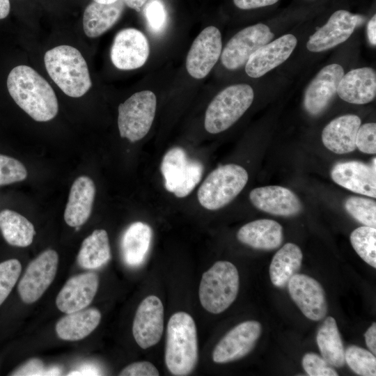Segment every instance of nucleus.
<instances>
[{"instance_id":"1","label":"nucleus","mask_w":376,"mask_h":376,"mask_svg":"<svg viewBox=\"0 0 376 376\" xmlns=\"http://www.w3.org/2000/svg\"><path fill=\"white\" fill-rule=\"evenodd\" d=\"M7 88L16 104L36 121H49L56 116L58 104L53 88L32 68L15 67L8 76Z\"/></svg>"},{"instance_id":"2","label":"nucleus","mask_w":376,"mask_h":376,"mask_svg":"<svg viewBox=\"0 0 376 376\" xmlns=\"http://www.w3.org/2000/svg\"><path fill=\"white\" fill-rule=\"evenodd\" d=\"M198 359L196 327L192 317L183 311L174 313L167 324L165 363L173 375L191 373Z\"/></svg>"},{"instance_id":"3","label":"nucleus","mask_w":376,"mask_h":376,"mask_svg":"<svg viewBox=\"0 0 376 376\" xmlns=\"http://www.w3.org/2000/svg\"><path fill=\"white\" fill-rule=\"evenodd\" d=\"M44 62L49 77L65 95L79 97L91 87L87 63L75 47H54L45 53Z\"/></svg>"},{"instance_id":"4","label":"nucleus","mask_w":376,"mask_h":376,"mask_svg":"<svg viewBox=\"0 0 376 376\" xmlns=\"http://www.w3.org/2000/svg\"><path fill=\"white\" fill-rule=\"evenodd\" d=\"M239 274L228 261H217L203 274L198 295L202 306L218 314L228 308L239 291Z\"/></svg>"},{"instance_id":"5","label":"nucleus","mask_w":376,"mask_h":376,"mask_svg":"<svg viewBox=\"0 0 376 376\" xmlns=\"http://www.w3.org/2000/svg\"><path fill=\"white\" fill-rule=\"evenodd\" d=\"M253 90L246 84H235L219 92L209 104L204 120L205 129L218 134L232 126L249 108Z\"/></svg>"},{"instance_id":"6","label":"nucleus","mask_w":376,"mask_h":376,"mask_svg":"<svg viewBox=\"0 0 376 376\" xmlns=\"http://www.w3.org/2000/svg\"><path fill=\"white\" fill-rule=\"evenodd\" d=\"M249 179L241 166L228 164L212 171L198 190L200 204L210 210L220 209L230 203L244 189Z\"/></svg>"},{"instance_id":"7","label":"nucleus","mask_w":376,"mask_h":376,"mask_svg":"<svg viewBox=\"0 0 376 376\" xmlns=\"http://www.w3.org/2000/svg\"><path fill=\"white\" fill-rule=\"evenodd\" d=\"M156 105V96L150 91L135 93L120 104L118 126L120 136L131 142L143 139L152 126Z\"/></svg>"},{"instance_id":"8","label":"nucleus","mask_w":376,"mask_h":376,"mask_svg":"<svg viewBox=\"0 0 376 376\" xmlns=\"http://www.w3.org/2000/svg\"><path fill=\"white\" fill-rule=\"evenodd\" d=\"M160 169L166 189L178 198H184L192 191L203 172V164L189 159L180 147H173L166 152Z\"/></svg>"},{"instance_id":"9","label":"nucleus","mask_w":376,"mask_h":376,"mask_svg":"<svg viewBox=\"0 0 376 376\" xmlns=\"http://www.w3.org/2000/svg\"><path fill=\"white\" fill-rule=\"evenodd\" d=\"M58 265L56 251L47 249L33 259L21 278L17 290L26 304L38 301L53 282Z\"/></svg>"},{"instance_id":"10","label":"nucleus","mask_w":376,"mask_h":376,"mask_svg":"<svg viewBox=\"0 0 376 376\" xmlns=\"http://www.w3.org/2000/svg\"><path fill=\"white\" fill-rule=\"evenodd\" d=\"M274 36L269 27L262 23L242 29L229 40L221 52L223 65L230 70L241 68L254 52L269 42Z\"/></svg>"},{"instance_id":"11","label":"nucleus","mask_w":376,"mask_h":376,"mask_svg":"<svg viewBox=\"0 0 376 376\" xmlns=\"http://www.w3.org/2000/svg\"><path fill=\"white\" fill-rule=\"evenodd\" d=\"M364 17L348 10L339 8L331 13L327 23L310 36L306 48L320 52L346 41Z\"/></svg>"},{"instance_id":"12","label":"nucleus","mask_w":376,"mask_h":376,"mask_svg":"<svg viewBox=\"0 0 376 376\" xmlns=\"http://www.w3.org/2000/svg\"><path fill=\"white\" fill-rule=\"evenodd\" d=\"M222 42L219 30L209 26L194 40L186 58L188 73L195 79L206 77L221 54Z\"/></svg>"},{"instance_id":"13","label":"nucleus","mask_w":376,"mask_h":376,"mask_svg":"<svg viewBox=\"0 0 376 376\" xmlns=\"http://www.w3.org/2000/svg\"><path fill=\"white\" fill-rule=\"evenodd\" d=\"M261 331V324L254 320L236 325L215 346L212 353L213 361L224 363L245 357L255 347Z\"/></svg>"},{"instance_id":"14","label":"nucleus","mask_w":376,"mask_h":376,"mask_svg":"<svg viewBox=\"0 0 376 376\" xmlns=\"http://www.w3.org/2000/svg\"><path fill=\"white\" fill-rule=\"evenodd\" d=\"M149 54L150 46L146 36L138 29L127 28L116 35L110 56L116 68L130 70L143 66Z\"/></svg>"},{"instance_id":"15","label":"nucleus","mask_w":376,"mask_h":376,"mask_svg":"<svg viewBox=\"0 0 376 376\" xmlns=\"http://www.w3.org/2000/svg\"><path fill=\"white\" fill-rule=\"evenodd\" d=\"M164 330V306L155 295L146 297L139 305L132 325V334L142 349L156 345Z\"/></svg>"},{"instance_id":"16","label":"nucleus","mask_w":376,"mask_h":376,"mask_svg":"<svg viewBox=\"0 0 376 376\" xmlns=\"http://www.w3.org/2000/svg\"><path fill=\"white\" fill-rule=\"evenodd\" d=\"M288 292L303 314L318 321L327 313L325 293L320 283L312 277L296 274L288 282Z\"/></svg>"},{"instance_id":"17","label":"nucleus","mask_w":376,"mask_h":376,"mask_svg":"<svg viewBox=\"0 0 376 376\" xmlns=\"http://www.w3.org/2000/svg\"><path fill=\"white\" fill-rule=\"evenodd\" d=\"M344 75L341 65L333 63L324 67L308 86L304 97V107L311 115L321 113L335 95Z\"/></svg>"},{"instance_id":"18","label":"nucleus","mask_w":376,"mask_h":376,"mask_svg":"<svg viewBox=\"0 0 376 376\" xmlns=\"http://www.w3.org/2000/svg\"><path fill=\"white\" fill-rule=\"evenodd\" d=\"M297 43L292 34H285L254 52L245 64L246 74L253 78L263 76L285 61Z\"/></svg>"},{"instance_id":"19","label":"nucleus","mask_w":376,"mask_h":376,"mask_svg":"<svg viewBox=\"0 0 376 376\" xmlns=\"http://www.w3.org/2000/svg\"><path fill=\"white\" fill-rule=\"evenodd\" d=\"M375 157L372 164L359 161L339 162L331 171L332 180L353 192L376 197Z\"/></svg>"},{"instance_id":"20","label":"nucleus","mask_w":376,"mask_h":376,"mask_svg":"<svg viewBox=\"0 0 376 376\" xmlns=\"http://www.w3.org/2000/svg\"><path fill=\"white\" fill-rule=\"evenodd\" d=\"M98 286L99 279L95 273L86 272L71 277L56 297L57 308L66 314L86 308L93 301Z\"/></svg>"},{"instance_id":"21","label":"nucleus","mask_w":376,"mask_h":376,"mask_svg":"<svg viewBox=\"0 0 376 376\" xmlns=\"http://www.w3.org/2000/svg\"><path fill=\"white\" fill-rule=\"evenodd\" d=\"M249 198L260 210L278 216H294L302 208L297 196L290 189L281 186L255 188L251 191Z\"/></svg>"},{"instance_id":"22","label":"nucleus","mask_w":376,"mask_h":376,"mask_svg":"<svg viewBox=\"0 0 376 376\" xmlns=\"http://www.w3.org/2000/svg\"><path fill=\"white\" fill-rule=\"evenodd\" d=\"M337 94L345 102L363 104L376 95V74L371 68H361L349 71L341 77Z\"/></svg>"},{"instance_id":"23","label":"nucleus","mask_w":376,"mask_h":376,"mask_svg":"<svg viewBox=\"0 0 376 376\" xmlns=\"http://www.w3.org/2000/svg\"><path fill=\"white\" fill-rule=\"evenodd\" d=\"M95 191L94 182L88 176H79L74 181L64 212V219L68 226L77 228L88 219Z\"/></svg>"},{"instance_id":"24","label":"nucleus","mask_w":376,"mask_h":376,"mask_svg":"<svg viewBox=\"0 0 376 376\" xmlns=\"http://www.w3.org/2000/svg\"><path fill=\"white\" fill-rule=\"evenodd\" d=\"M360 118L354 114L340 116L323 129L322 141L324 146L336 154H345L356 149V136L361 125Z\"/></svg>"},{"instance_id":"25","label":"nucleus","mask_w":376,"mask_h":376,"mask_svg":"<svg viewBox=\"0 0 376 376\" xmlns=\"http://www.w3.org/2000/svg\"><path fill=\"white\" fill-rule=\"evenodd\" d=\"M237 237L240 242L252 248L272 250L282 244L283 230L281 225L274 220L258 219L241 227Z\"/></svg>"},{"instance_id":"26","label":"nucleus","mask_w":376,"mask_h":376,"mask_svg":"<svg viewBox=\"0 0 376 376\" xmlns=\"http://www.w3.org/2000/svg\"><path fill=\"white\" fill-rule=\"evenodd\" d=\"M101 313L95 308H84L67 313L56 324L58 338L64 340L75 341L88 336L98 326Z\"/></svg>"},{"instance_id":"27","label":"nucleus","mask_w":376,"mask_h":376,"mask_svg":"<svg viewBox=\"0 0 376 376\" xmlns=\"http://www.w3.org/2000/svg\"><path fill=\"white\" fill-rule=\"evenodd\" d=\"M124 4L123 0L110 4L95 1L88 4L83 16L85 34L89 38H97L108 31L120 19Z\"/></svg>"},{"instance_id":"28","label":"nucleus","mask_w":376,"mask_h":376,"mask_svg":"<svg viewBox=\"0 0 376 376\" xmlns=\"http://www.w3.org/2000/svg\"><path fill=\"white\" fill-rule=\"evenodd\" d=\"M152 229L149 225L136 221L124 232L120 243L121 253L125 263L132 267L140 265L149 251Z\"/></svg>"},{"instance_id":"29","label":"nucleus","mask_w":376,"mask_h":376,"mask_svg":"<svg viewBox=\"0 0 376 376\" xmlns=\"http://www.w3.org/2000/svg\"><path fill=\"white\" fill-rule=\"evenodd\" d=\"M300 248L286 243L274 256L269 266V276L274 285L283 288L300 269L302 261Z\"/></svg>"},{"instance_id":"30","label":"nucleus","mask_w":376,"mask_h":376,"mask_svg":"<svg viewBox=\"0 0 376 376\" xmlns=\"http://www.w3.org/2000/svg\"><path fill=\"white\" fill-rule=\"evenodd\" d=\"M111 259V249L107 231L96 229L82 242L77 255L78 265L87 269H98Z\"/></svg>"},{"instance_id":"31","label":"nucleus","mask_w":376,"mask_h":376,"mask_svg":"<svg viewBox=\"0 0 376 376\" xmlns=\"http://www.w3.org/2000/svg\"><path fill=\"white\" fill-rule=\"evenodd\" d=\"M316 340L322 357L333 367L344 366L345 349L335 319L327 317L320 327Z\"/></svg>"},{"instance_id":"32","label":"nucleus","mask_w":376,"mask_h":376,"mask_svg":"<svg viewBox=\"0 0 376 376\" xmlns=\"http://www.w3.org/2000/svg\"><path fill=\"white\" fill-rule=\"evenodd\" d=\"M0 230L9 244L18 247L29 246L36 234L31 221L17 212L7 209L0 212Z\"/></svg>"},{"instance_id":"33","label":"nucleus","mask_w":376,"mask_h":376,"mask_svg":"<svg viewBox=\"0 0 376 376\" xmlns=\"http://www.w3.org/2000/svg\"><path fill=\"white\" fill-rule=\"evenodd\" d=\"M351 244L357 254L368 265L376 267V229L363 226L350 235Z\"/></svg>"},{"instance_id":"34","label":"nucleus","mask_w":376,"mask_h":376,"mask_svg":"<svg viewBox=\"0 0 376 376\" xmlns=\"http://www.w3.org/2000/svg\"><path fill=\"white\" fill-rule=\"evenodd\" d=\"M345 361L351 370L359 375H376V358L369 351L357 345L345 350Z\"/></svg>"},{"instance_id":"35","label":"nucleus","mask_w":376,"mask_h":376,"mask_svg":"<svg viewBox=\"0 0 376 376\" xmlns=\"http://www.w3.org/2000/svg\"><path fill=\"white\" fill-rule=\"evenodd\" d=\"M344 207L354 219L364 226L375 228L376 203L369 198L350 196L346 199Z\"/></svg>"},{"instance_id":"36","label":"nucleus","mask_w":376,"mask_h":376,"mask_svg":"<svg viewBox=\"0 0 376 376\" xmlns=\"http://www.w3.org/2000/svg\"><path fill=\"white\" fill-rule=\"evenodd\" d=\"M21 270V263L17 259H10L0 263V306L12 291Z\"/></svg>"},{"instance_id":"37","label":"nucleus","mask_w":376,"mask_h":376,"mask_svg":"<svg viewBox=\"0 0 376 376\" xmlns=\"http://www.w3.org/2000/svg\"><path fill=\"white\" fill-rule=\"evenodd\" d=\"M27 170L19 160L0 154V186L25 180Z\"/></svg>"},{"instance_id":"38","label":"nucleus","mask_w":376,"mask_h":376,"mask_svg":"<svg viewBox=\"0 0 376 376\" xmlns=\"http://www.w3.org/2000/svg\"><path fill=\"white\" fill-rule=\"evenodd\" d=\"M143 13L151 32L159 34L165 29L167 12L162 0L149 1L144 7Z\"/></svg>"},{"instance_id":"39","label":"nucleus","mask_w":376,"mask_h":376,"mask_svg":"<svg viewBox=\"0 0 376 376\" xmlns=\"http://www.w3.org/2000/svg\"><path fill=\"white\" fill-rule=\"evenodd\" d=\"M302 366L310 376H337L336 370L322 357L315 353H307L302 359Z\"/></svg>"},{"instance_id":"40","label":"nucleus","mask_w":376,"mask_h":376,"mask_svg":"<svg viewBox=\"0 0 376 376\" xmlns=\"http://www.w3.org/2000/svg\"><path fill=\"white\" fill-rule=\"evenodd\" d=\"M356 148L367 154L376 152V124L368 123L360 125L356 136Z\"/></svg>"},{"instance_id":"41","label":"nucleus","mask_w":376,"mask_h":376,"mask_svg":"<svg viewBox=\"0 0 376 376\" xmlns=\"http://www.w3.org/2000/svg\"><path fill=\"white\" fill-rule=\"evenodd\" d=\"M156 367L149 361L132 363L124 368L119 375L121 376H158Z\"/></svg>"},{"instance_id":"42","label":"nucleus","mask_w":376,"mask_h":376,"mask_svg":"<svg viewBox=\"0 0 376 376\" xmlns=\"http://www.w3.org/2000/svg\"><path fill=\"white\" fill-rule=\"evenodd\" d=\"M10 375H45V370L41 360L31 359L14 370Z\"/></svg>"},{"instance_id":"43","label":"nucleus","mask_w":376,"mask_h":376,"mask_svg":"<svg viewBox=\"0 0 376 376\" xmlns=\"http://www.w3.org/2000/svg\"><path fill=\"white\" fill-rule=\"evenodd\" d=\"M280 0H233L235 7L243 10L267 8L276 4Z\"/></svg>"},{"instance_id":"44","label":"nucleus","mask_w":376,"mask_h":376,"mask_svg":"<svg viewBox=\"0 0 376 376\" xmlns=\"http://www.w3.org/2000/svg\"><path fill=\"white\" fill-rule=\"evenodd\" d=\"M366 343L371 352L375 355L376 354V324L373 322L372 325L367 329L365 334Z\"/></svg>"},{"instance_id":"45","label":"nucleus","mask_w":376,"mask_h":376,"mask_svg":"<svg viewBox=\"0 0 376 376\" xmlns=\"http://www.w3.org/2000/svg\"><path fill=\"white\" fill-rule=\"evenodd\" d=\"M367 35L370 44L376 45V15L374 14L369 19L367 24Z\"/></svg>"},{"instance_id":"46","label":"nucleus","mask_w":376,"mask_h":376,"mask_svg":"<svg viewBox=\"0 0 376 376\" xmlns=\"http://www.w3.org/2000/svg\"><path fill=\"white\" fill-rule=\"evenodd\" d=\"M124 3L130 8L139 12L147 0H123Z\"/></svg>"},{"instance_id":"47","label":"nucleus","mask_w":376,"mask_h":376,"mask_svg":"<svg viewBox=\"0 0 376 376\" xmlns=\"http://www.w3.org/2000/svg\"><path fill=\"white\" fill-rule=\"evenodd\" d=\"M10 9V4L9 0H0V19L6 17Z\"/></svg>"},{"instance_id":"48","label":"nucleus","mask_w":376,"mask_h":376,"mask_svg":"<svg viewBox=\"0 0 376 376\" xmlns=\"http://www.w3.org/2000/svg\"><path fill=\"white\" fill-rule=\"evenodd\" d=\"M118 0H93V1L104 3V4H110L116 2Z\"/></svg>"},{"instance_id":"49","label":"nucleus","mask_w":376,"mask_h":376,"mask_svg":"<svg viewBox=\"0 0 376 376\" xmlns=\"http://www.w3.org/2000/svg\"><path fill=\"white\" fill-rule=\"evenodd\" d=\"M306 1H315V0H306Z\"/></svg>"}]
</instances>
